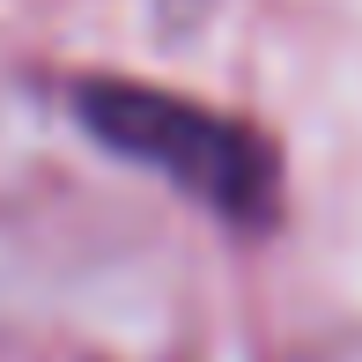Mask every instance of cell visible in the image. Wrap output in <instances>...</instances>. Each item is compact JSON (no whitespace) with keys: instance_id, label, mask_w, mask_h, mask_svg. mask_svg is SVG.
<instances>
[{"instance_id":"1","label":"cell","mask_w":362,"mask_h":362,"mask_svg":"<svg viewBox=\"0 0 362 362\" xmlns=\"http://www.w3.org/2000/svg\"><path fill=\"white\" fill-rule=\"evenodd\" d=\"M74 119L89 126L111 156L148 163L156 177H170L177 192H192L200 207L259 229L281 207V156L259 126L207 111L192 96L148 89V81H119V74H89L67 89Z\"/></svg>"}]
</instances>
